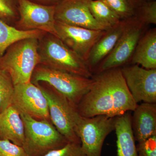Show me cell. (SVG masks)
<instances>
[{
    "label": "cell",
    "mask_w": 156,
    "mask_h": 156,
    "mask_svg": "<svg viewBox=\"0 0 156 156\" xmlns=\"http://www.w3.org/2000/svg\"><path fill=\"white\" fill-rule=\"evenodd\" d=\"M126 25V20H121L116 25L106 30L92 47L87 61L92 73L115 48Z\"/></svg>",
    "instance_id": "9a60e30c"
},
{
    "label": "cell",
    "mask_w": 156,
    "mask_h": 156,
    "mask_svg": "<svg viewBox=\"0 0 156 156\" xmlns=\"http://www.w3.org/2000/svg\"><path fill=\"white\" fill-rule=\"evenodd\" d=\"M89 92L76 109L82 116L90 118L105 115L111 117L134 111L137 105L128 89L121 68L95 73Z\"/></svg>",
    "instance_id": "6da1fadb"
},
{
    "label": "cell",
    "mask_w": 156,
    "mask_h": 156,
    "mask_svg": "<svg viewBox=\"0 0 156 156\" xmlns=\"http://www.w3.org/2000/svg\"><path fill=\"white\" fill-rule=\"evenodd\" d=\"M19 0H0V19L14 27L19 18Z\"/></svg>",
    "instance_id": "7402d4cb"
},
{
    "label": "cell",
    "mask_w": 156,
    "mask_h": 156,
    "mask_svg": "<svg viewBox=\"0 0 156 156\" xmlns=\"http://www.w3.org/2000/svg\"><path fill=\"white\" fill-rule=\"evenodd\" d=\"M44 156H87L81 144L69 142L63 147L54 150Z\"/></svg>",
    "instance_id": "d4e9b609"
},
{
    "label": "cell",
    "mask_w": 156,
    "mask_h": 156,
    "mask_svg": "<svg viewBox=\"0 0 156 156\" xmlns=\"http://www.w3.org/2000/svg\"><path fill=\"white\" fill-rule=\"evenodd\" d=\"M89 9L98 22L108 28L116 25L122 20L101 0H91Z\"/></svg>",
    "instance_id": "ffe728a7"
},
{
    "label": "cell",
    "mask_w": 156,
    "mask_h": 156,
    "mask_svg": "<svg viewBox=\"0 0 156 156\" xmlns=\"http://www.w3.org/2000/svg\"><path fill=\"white\" fill-rule=\"evenodd\" d=\"M57 36L87 62L91 49L106 30H94L56 21Z\"/></svg>",
    "instance_id": "4fadbf2b"
},
{
    "label": "cell",
    "mask_w": 156,
    "mask_h": 156,
    "mask_svg": "<svg viewBox=\"0 0 156 156\" xmlns=\"http://www.w3.org/2000/svg\"><path fill=\"white\" fill-rule=\"evenodd\" d=\"M131 115V126L135 141L138 143L156 135V103L137 105Z\"/></svg>",
    "instance_id": "5bb4252c"
},
{
    "label": "cell",
    "mask_w": 156,
    "mask_h": 156,
    "mask_svg": "<svg viewBox=\"0 0 156 156\" xmlns=\"http://www.w3.org/2000/svg\"><path fill=\"white\" fill-rule=\"evenodd\" d=\"M116 117L99 115L87 118L77 112L75 117L76 132L87 156H101L105 138L115 130Z\"/></svg>",
    "instance_id": "8992f818"
},
{
    "label": "cell",
    "mask_w": 156,
    "mask_h": 156,
    "mask_svg": "<svg viewBox=\"0 0 156 156\" xmlns=\"http://www.w3.org/2000/svg\"><path fill=\"white\" fill-rule=\"evenodd\" d=\"M131 62L146 69H156V28L150 30L140 39Z\"/></svg>",
    "instance_id": "ac0fdd59"
},
{
    "label": "cell",
    "mask_w": 156,
    "mask_h": 156,
    "mask_svg": "<svg viewBox=\"0 0 156 156\" xmlns=\"http://www.w3.org/2000/svg\"><path fill=\"white\" fill-rule=\"evenodd\" d=\"M20 114L24 127L22 147L28 156H44L69 142L50 121L37 120L26 114Z\"/></svg>",
    "instance_id": "277c9868"
},
{
    "label": "cell",
    "mask_w": 156,
    "mask_h": 156,
    "mask_svg": "<svg viewBox=\"0 0 156 156\" xmlns=\"http://www.w3.org/2000/svg\"><path fill=\"white\" fill-rule=\"evenodd\" d=\"M30 81L33 83L42 82L47 84L76 106L89 92L93 82L92 78L85 77L40 64L35 69Z\"/></svg>",
    "instance_id": "5b68a950"
},
{
    "label": "cell",
    "mask_w": 156,
    "mask_h": 156,
    "mask_svg": "<svg viewBox=\"0 0 156 156\" xmlns=\"http://www.w3.org/2000/svg\"><path fill=\"white\" fill-rule=\"evenodd\" d=\"M91 0H61L55 5L56 21L94 30H107L98 22L89 9Z\"/></svg>",
    "instance_id": "7c38bea8"
},
{
    "label": "cell",
    "mask_w": 156,
    "mask_h": 156,
    "mask_svg": "<svg viewBox=\"0 0 156 156\" xmlns=\"http://www.w3.org/2000/svg\"><path fill=\"white\" fill-rule=\"evenodd\" d=\"M46 33L39 30H20L0 19V58L11 45L17 41L30 38L40 39Z\"/></svg>",
    "instance_id": "d6986e66"
},
{
    "label": "cell",
    "mask_w": 156,
    "mask_h": 156,
    "mask_svg": "<svg viewBox=\"0 0 156 156\" xmlns=\"http://www.w3.org/2000/svg\"><path fill=\"white\" fill-rule=\"evenodd\" d=\"M12 105L20 113L37 120L50 121L47 98L40 87L31 81L14 85Z\"/></svg>",
    "instance_id": "8fae6325"
},
{
    "label": "cell",
    "mask_w": 156,
    "mask_h": 156,
    "mask_svg": "<svg viewBox=\"0 0 156 156\" xmlns=\"http://www.w3.org/2000/svg\"><path fill=\"white\" fill-rule=\"evenodd\" d=\"M114 12L122 20H128L135 16V9L128 0H101Z\"/></svg>",
    "instance_id": "cb8c5ba5"
},
{
    "label": "cell",
    "mask_w": 156,
    "mask_h": 156,
    "mask_svg": "<svg viewBox=\"0 0 156 156\" xmlns=\"http://www.w3.org/2000/svg\"><path fill=\"white\" fill-rule=\"evenodd\" d=\"M38 52L39 64L85 77L93 76L87 62L52 34L46 33L39 39Z\"/></svg>",
    "instance_id": "7a4b0ae2"
},
{
    "label": "cell",
    "mask_w": 156,
    "mask_h": 156,
    "mask_svg": "<svg viewBox=\"0 0 156 156\" xmlns=\"http://www.w3.org/2000/svg\"><path fill=\"white\" fill-rule=\"evenodd\" d=\"M131 6L136 10L139 6L141 5L143 3L145 2L144 0H128Z\"/></svg>",
    "instance_id": "f1b7e54d"
},
{
    "label": "cell",
    "mask_w": 156,
    "mask_h": 156,
    "mask_svg": "<svg viewBox=\"0 0 156 156\" xmlns=\"http://www.w3.org/2000/svg\"><path fill=\"white\" fill-rule=\"evenodd\" d=\"M33 2L42 4V5H56L61 0H29Z\"/></svg>",
    "instance_id": "83f0119b"
},
{
    "label": "cell",
    "mask_w": 156,
    "mask_h": 156,
    "mask_svg": "<svg viewBox=\"0 0 156 156\" xmlns=\"http://www.w3.org/2000/svg\"><path fill=\"white\" fill-rule=\"evenodd\" d=\"M39 39L20 40L11 45L0 58V69L9 74L14 85L30 82L40 63Z\"/></svg>",
    "instance_id": "3957f363"
},
{
    "label": "cell",
    "mask_w": 156,
    "mask_h": 156,
    "mask_svg": "<svg viewBox=\"0 0 156 156\" xmlns=\"http://www.w3.org/2000/svg\"><path fill=\"white\" fill-rule=\"evenodd\" d=\"M126 85L136 103L156 102V69L133 64L121 68Z\"/></svg>",
    "instance_id": "30bf717a"
},
{
    "label": "cell",
    "mask_w": 156,
    "mask_h": 156,
    "mask_svg": "<svg viewBox=\"0 0 156 156\" xmlns=\"http://www.w3.org/2000/svg\"><path fill=\"white\" fill-rule=\"evenodd\" d=\"M55 5L19 0V18L14 27L21 30L42 31L57 37L55 28Z\"/></svg>",
    "instance_id": "9c48e42d"
},
{
    "label": "cell",
    "mask_w": 156,
    "mask_h": 156,
    "mask_svg": "<svg viewBox=\"0 0 156 156\" xmlns=\"http://www.w3.org/2000/svg\"><path fill=\"white\" fill-rule=\"evenodd\" d=\"M136 148L138 156H156V135L138 143Z\"/></svg>",
    "instance_id": "4316f807"
},
{
    "label": "cell",
    "mask_w": 156,
    "mask_h": 156,
    "mask_svg": "<svg viewBox=\"0 0 156 156\" xmlns=\"http://www.w3.org/2000/svg\"><path fill=\"white\" fill-rule=\"evenodd\" d=\"M115 131L117 136L118 156H138L131 126L130 112L116 117Z\"/></svg>",
    "instance_id": "e0dca14e"
},
{
    "label": "cell",
    "mask_w": 156,
    "mask_h": 156,
    "mask_svg": "<svg viewBox=\"0 0 156 156\" xmlns=\"http://www.w3.org/2000/svg\"><path fill=\"white\" fill-rule=\"evenodd\" d=\"M14 85L8 73L0 69V114L12 105Z\"/></svg>",
    "instance_id": "44dd1931"
},
{
    "label": "cell",
    "mask_w": 156,
    "mask_h": 156,
    "mask_svg": "<svg viewBox=\"0 0 156 156\" xmlns=\"http://www.w3.org/2000/svg\"><path fill=\"white\" fill-rule=\"evenodd\" d=\"M144 26L135 16L126 20L122 34L112 52L99 65L95 73L120 68L130 60L142 37Z\"/></svg>",
    "instance_id": "ba28073f"
},
{
    "label": "cell",
    "mask_w": 156,
    "mask_h": 156,
    "mask_svg": "<svg viewBox=\"0 0 156 156\" xmlns=\"http://www.w3.org/2000/svg\"><path fill=\"white\" fill-rule=\"evenodd\" d=\"M137 20L144 26L156 24V2H144L135 10Z\"/></svg>",
    "instance_id": "603a6c76"
},
{
    "label": "cell",
    "mask_w": 156,
    "mask_h": 156,
    "mask_svg": "<svg viewBox=\"0 0 156 156\" xmlns=\"http://www.w3.org/2000/svg\"><path fill=\"white\" fill-rule=\"evenodd\" d=\"M0 156H28L22 147L8 140H0Z\"/></svg>",
    "instance_id": "484cf974"
},
{
    "label": "cell",
    "mask_w": 156,
    "mask_h": 156,
    "mask_svg": "<svg viewBox=\"0 0 156 156\" xmlns=\"http://www.w3.org/2000/svg\"><path fill=\"white\" fill-rule=\"evenodd\" d=\"M24 139L23 121L18 110L12 105L0 114V140L22 147Z\"/></svg>",
    "instance_id": "2e32d148"
},
{
    "label": "cell",
    "mask_w": 156,
    "mask_h": 156,
    "mask_svg": "<svg viewBox=\"0 0 156 156\" xmlns=\"http://www.w3.org/2000/svg\"><path fill=\"white\" fill-rule=\"evenodd\" d=\"M34 84L40 87L47 98L50 121L57 131L69 142L81 144L75 131V117L77 112L76 105L47 84Z\"/></svg>",
    "instance_id": "52a82bcc"
}]
</instances>
